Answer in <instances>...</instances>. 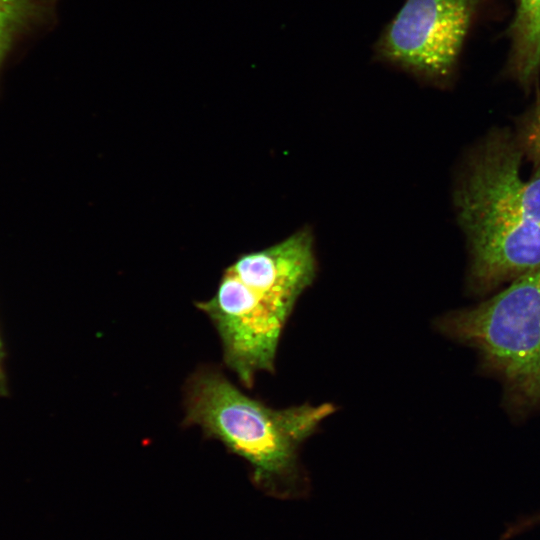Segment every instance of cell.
Segmentation results:
<instances>
[{
	"mask_svg": "<svg viewBox=\"0 0 540 540\" xmlns=\"http://www.w3.org/2000/svg\"><path fill=\"white\" fill-rule=\"evenodd\" d=\"M524 157L518 136L496 129L470 150L457 177L453 203L475 293L540 268V161L524 178Z\"/></svg>",
	"mask_w": 540,
	"mask_h": 540,
	"instance_id": "obj_1",
	"label": "cell"
},
{
	"mask_svg": "<svg viewBox=\"0 0 540 540\" xmlns=\"http://www.w3.org/2000/svg\"><path fill=\"white\" fill-rule=\"evenodd\" d=\"M317 267L314 238L304 228L239 256L214 295L196 303L220 336L225 364L247 388L258 372H274L283 328Z\"/></svg>",
	"mask_w": 540,
	"mask_h": 540,
	"instance_id": "obj_2",
	"label": "cell"
},
{
	"mask_svg": "<svg viewBox=\"0 0 540 540\" xmlns=\"http://www.w3.org/2000/svg\"><path fill=\"white\" fill-rule=\"evenodd\" d=\"M186 425L201 427L251 467L261 488L283 494L300 480L298 450L335 412L331 403L275 409L249 397L221 372L201 368L185 387Z\"/></svg>",
	"mask_w": 540,
	"mask_h": 540,
	"instance_id": "obj_3",
	"label": "cell"
},
{
	"mask_svg": "<svg viewBox=\"0 0 540 540\" xmlns=\"http://www.w3.org/2000/svg\"><path fill=\"white\" fill-rule=\"evenodd\" d=\"M436 328L478 353L503 384L510 410L540 408V268L478 305L442 315Z\"/></svg>",
	"mask_w": 540,
	"mask_h": 540,
	"instance_id": "obj_4",
	"label": "cell"
},
{
	"mask_svg": "<svg viewBox=\"0 0 540 540\" xmlns=\"http://www.w3.org/2000/svg\"><path fill=\"white\" fill-rule=\"evenodd\" d=\"M490 0H405L382 30L375 58L436 87L451 84L465 42Z\"/></svg>",
	"mask_w": 540,
	"mask_h": 540,
	"instance_id": "obj_5",
	"label": "cell"
},
{
	"mask_svg": "<svg viewBox=\"0 0 540 540\" xmlns=\"http://www.w3.org/2000/svg\"><path fill=\"white\" fill-rule=\"evenodd\" d=\"M515 9L507 30L508 77L531 90L540 77V0H514Z\"/></svg>",
	"mask_w": 540,
	"mask_h": 540,
	"instance_id": "obj_6",
	"label": "cell"
},
{
	"mask_svg": "<svg viewBox=\"0 0 540 540\" xmlns=\"http://www.w3.org/2000/svg\"><path fill=\"white\" fill-rule=\"evenodd\" d=\"M59 0H0V74L38 34L53 25Z\"/></svg>",
	"mask_w": 540,
	"mask_h": 540,
	"instance_id": "obj_7",
	"label": "cell"
},
{
	"mask_svg": "<svg viewBox=\"0 0 540 540\" xmlns=\"http://www.w3.org/2000/svg\"><path fill=\"white\" fill-rule=\"evenodd\" d=\"M517 136L525 157L532 163L540 161V99L528 114Z\"/></svg>",
	"mask_w": 540,
	"mask_h": 540,
	"instance_id": "obj_8",
	"label": "cell"
},
{
	"mask_svg": "<svg viewBox=\"0 0 540 540\" xmlns=\"http://www.w3.org/2000/svg\"><path fill=\"white\" fill-rule=\"evenodd\" d=\"M0 361H1V344H0Z\"/></svg>",
	"mask_w": 540,
	"mask_h": 540,
	"instance_id": "obj_9",
	"label": "cell"
}]
</instances>
